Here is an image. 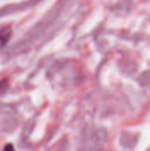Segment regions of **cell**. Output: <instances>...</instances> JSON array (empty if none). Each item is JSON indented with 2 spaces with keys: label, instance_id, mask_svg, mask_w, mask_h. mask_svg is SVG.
I'll return each instance as SVG.
<instances>
[{
  "label": "cell",
  "instance_id": "2",
  "mask_svg": "<svg viewBox=\"0 0 150 151\" xmlns=\"http://www.w3.org/2000/svg\"><path fill=\"white\" fill-rule=\"evenodd\" d=\"M4 151H15V150H14V149H13V146H12V145L8 144V145H6V146L4 147Z\"/></svg>",
  "mask_w": 150,
  "mask_h": 151
},
{
  "label": "cell",
  "instance_id": "1",
  "mask_svg": "<svg viewBox=\"0 0 150 151\" xmlns=\"http://www.w3.org/2000/svg\"><path fill=\"white\" fill-rule=\"evenodd\" d=\"M11 35V30L6 27L0 30V46H4L10 40Z\"/></svg>",
  "mask_w": 150,
  "mask_h": 151
}]
</instances>
